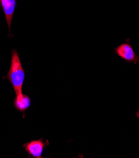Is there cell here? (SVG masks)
I'll return each mask as SVG.
<instances>
[{"instance_id": "2", "label": "cell", "mask_w": 139, "mask_h": 158, "mask_svg": "<svg viewBox=\"0 0 139 158\" xmlns=\"http://www.w3.org/2000/svg\"><path fill=\"white\" fill-rule=\"evenodd\" d=\"M114 54L128 63L135 64L139 61V57L136 54L130 39L117 46L114 49Z\"/></svg>"}, {"instance_id": "1", "label": "cell", "mask_w": 139, "mask_h": 158, "mask_svg": "<svg viewBox=\"0 0 139 158\" xmlns=\"http://www.w3.org/2000/svg\"><path fill=\"white\" fill-rule=\"evenodd\" d=\"M3 78H6L10 81L16 94L22 93L25 72L17 49H13L11 51L10 68L8 74Z\"/></svg>"}, {"instance_id": "6", "label": "cell", "mask_w": 139, "mask_h": 158, "mask_svg": "<svg viewBox=\"0 0 139 158\" xmlns=\"http://www.w3.org/2000/svg\"><path fill=\"white\" fill-rule=\"evenodd\" d=\"M136 116H137L138 118H139V110H138V111L137 112V114H136Z\"/></svg>"}, {"instance_id": "3", "label": "cell", "mask_w": 139, "mask_h": 158, "mask_svg": "<svg viewBox=\"0 0 139 158\" xmlns=\"http://www.w3.org/2000/svg\"><path fill=\"white\" fill-rule=\"evenodd\" d=\"M48 144L49 143L48 140L44 142L43 139H40L26 143L23 145V147L25 151L29 154V157L32 156L35 158H40L41 157V154L45 146Z\"/></svg>"}, {"instance_id": "5", "label": "cell", "mask_w": 139, "mask_h": 158, "mask_svg": "<svg viewBox=\"0 0 139 158\" xmlns=\"http://www.w3.org/2000/svg\"><path fill=\"white\" fill-rule=\"evenodd\" d=\"M14 106L20 112L24 113L31 105V99L26 94L20 93L16 94L14 100Z\"/></svg>"}, {"instance_id": "4", "label": "cell", "mask_w": 139, "mask_h": 158, "mask_svg": "<svg viewBox=\"0 0 139 158\" xmlns=\"http://www.w3.org/2000/svg\"><path fill=\"white\" fill-rule=\"evenodd\" d=\"M17 5V0H0V6L3 10L8 27L9 36H13L11 31V25Z\"/></svg>"}]
</instances>
